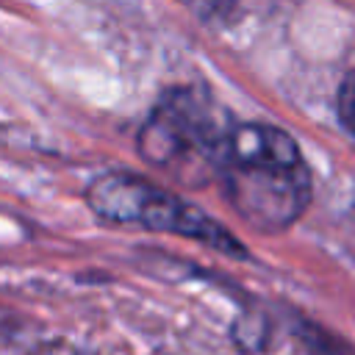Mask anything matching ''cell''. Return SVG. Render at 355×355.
<instances>
[{
    "label": "cell",
    "instance_id": "1",
    "mask_svg": "<svg viewBox=\"0 0 355 355\" xmlns=\"http://www.w3.org/2000/svg\"><path fill=\"white\" fill-rule=\"evenodd\" d=\"M216 183L241 222L258 233L288 230L311 205L313 183L297 139L269 122H236Z\"/></svg>",
    "mask_w": 355,
    "mask_h": 355
},
{
    "label": "cell",
    "instance_id": "2",
    "mask_svg": "<svg viewBox=\"0 0 355 355\" xmlns=\"http://www.w3.org/2000/svg\"><path fill=\"white\" fill-rule=\"evenodd\" d=\"M236 119L202 86H169L139 125L136 150L144 164L183 186L216 180Z\"/></svg>",
    "mask_w": 355,
    "mask_h": 355
},
{
    "label": "cell",
    "instance_id": "3",
    "mask_svg": "<svg viewBox=\"0 0 355 355\" xmlns=\"http://www.w3.org/2000/svg\"><path fill=\"white\" fill-rule=\"evenodd\" d=\"M83 200L108 225L191 239L236 261L250 258V250L219 219L144 175L128 169L100 172L83 189Z\"/></svg>",
    "mask_w": 355,
    "mask_h": 355
},
{
    "label": "cell",
    "instance_id": "4",
    "mask_svg": "<svg viewBox=\"0 0 355 355\" xmlns=\"http://www.w3.org/2000/svg\"><path fill=\"white\" fill-rule=\"evenodd\" d=\"M302 341L308 344V352L311 355H355L347 344H341L338 338H333L327 330H319L313 324H305L302 327Z\"/></svg>",
    "mask_w": 355,
    "mask_h": 355
},
{
    "label": "cell",
    "instance_id": "5",
    "mask_svg": "<svg viewBox=\"0 0 355 355\" xmlns=\"http://www.w3.org/2000/svg\"><path fill=\"white\" fill-rule=\"evenodd\" d=\"M336 111H338V122L344 125V130L355 139V69L347 72L344 80L338 83Z\"/></svg>",
    "mask_w": 355,
    "mask_h": 355
}]
</instances>
